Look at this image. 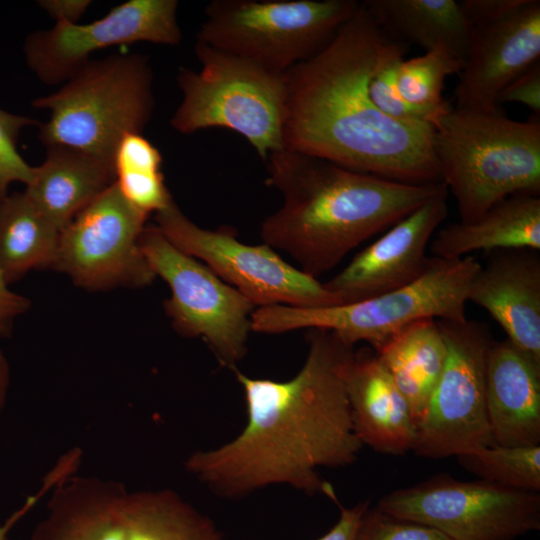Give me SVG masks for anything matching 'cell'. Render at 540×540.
<instances>
[{"mask_svg":"<svg viewBox=\"0 0 540 540\" xmlns=\"http://www.w3.org/2000/svg\"><path fill=\"white\" fill-rule=\"evenodd\" d=\"M311 330L306 360L293 378H251L235 370L247 410L244 429L186 462L188 471L216 494L239 498L282 484L336 500L318 469L350 465L363 447L345 384L354 346L331 331Z\"/></svg>","mask_w":540,"mask_h":540,"instance_id":"1","label":"cell"},{"mask_svg":"<svg viewBox=\"0 0 540 540\" xmlns=\"http://www.w3.org/2000/svg\"><path fill=\"white\" fill-rule=\"evenodd\" d=\"M404 48L360 2L326 47L284 73V149L396 182H441L435 128L394 120L369 96L375 69Z\"/></svg>","mask_w":540,"mask_h":540,"instance_id":"2","label":"cell"},{"mask_svg":"<svg viewBox=\"0 0 540 540\" xmlns=\"http://www.w3.org/2000/svg\"><path fill=\"white\" fill-rule=\"evenodd\" d=\"M265 162L266 183L283 202L262 221L261 239L315 278L446 187L396 182L286 149Z\"/></svg>","mask_w":540,"mask_h":540,"instance_id":"3","label":"cell"},{"mask_svg":"<svg viewBox=\"0 0 540 540\" xmlns=\"http://www.w3.org/2000/svg\"><path fill=\"white\" fill-rule=\"evenodd\" d=\"M433 152L441 182L469 222L516 194L540 193V122L510 119L499 108L451 109L436 126Z\"/></svg>","mask_w":540,"mask_h":540,"instance_id":"4","label":"cell"},{"mask_svg":"<svg viewBox=\"0 0 540 540\" xmlns=\"http://www.w3.org/2000/svg\"><path fill=\"white\" fill-rule=\"evenodd\" d=\"M480 267L473 255L457 259L431 257L422 276L405 287L329 307H259L252 313L251 329L263 334L328 330L349 345L366 342L376 352L416 321L465 320L469 286Z\"/></svg>","mask_w":540,"mask_h":540,"instance_id":"5","label":"cell"},{"mask_svg":"<svg viewBox=\"0 0 540 540\" xmlns=\"http://www.w3.org/2000/svg\"><path fill=\"white\" fill-rule=\"evenodd\" d=\"M32 105L49 111L39 130L46 147H67L112 162L120 140L142 133L152 116V68L137 53L90 60Z\"/></svg>","mask_w":540,"mask_h":540,"instance_id":"6","label":"cell"},{"mask_svg":"<svg viewBox=\"0 0 540 540\" xmlns=\"http://www.w3.org/2000/svg\"><path fill=\"white\" fill-rule=\"evenodd\" d=\"M54 489L30 540H224L209 517L171 490L130 492L70 475Z\"/></svg>","mask_w":540,"mask_h":540,"instance_id":"7","label":"cell"},{"mask_svg":"<svg viewBox=\"0 0 540 540\" xmlns=\"http://www.w3.org/2000/svg\"><path fill=\"white\" fill-rule=\"evenodd\" d=\"M201 64L181 67L182 100L170 125L181 134L226 128L243 136L265 161L284 149L285 76L239 56L196 42Z\"/></svg>","mask_w":540,"mask_h":540,"instance_id":"8","label":"cell"},{"mask_svg":"<svg viewBox=\"0 0 540 540\" xmlns=\"http://www.w3.org/2000/svg\"><path fill=\"white\" fill-rule=\"evenodd\" d=\"M356 0H212L197 42L284 74L335 37Z\"/></svg>","mask_w":540,"mask_h":540,"instance_id":"9","label":"cell"},{"mask_svg":"<svg viewBox=\"0 0 540 540\" xmlns=\"http://www.w3.org/2000/svg\"><path fill=\"white\" fill-rule=\"evenodd\" d=\"M140 246L155 276L170 287L164 308L174 329L202 338L221 365L235 369L246 354L256 307L205 264L175 247L156 225L145 226Z\"/></svg>","mask_w":540,"mask_h":540,"instance_id":"10","label":"cell"},{"mask_svg":"<svg viewBox=\"0 0 540 540\" xmlns=\"http://www.w3.org/2000/svg\"><path fill=\"white\" fill-rule=\"evenodd\" d=\"M447 354L417 425L413 451L442 459L494 445L486 409V369L494 340L477 321L437 320Z\"/></svg>","mask_w":540,"mask_h":540,"instance_id":"11","label":"cell"},{"mask_svg":"<svg viewBox=\"0 0 540 540\" xmlns=\"http://www.w3.org/2000/svg\"><path fill=\"white\" fill-rule=\"evenodd\" d=\"M155 219L157 228L175 247L205 264L255 307L338 305L323 283L287 263L264 243H243L229 227L202 228L174 201L157 212Z\"/></svg>","mask_w":540,"mask_h":540,"instance_id":"12","label":"cell"},{"mask_svg":"<svg viewBox=\"0 0 540 540\" xmlns=\"http://www.w3.org/2000/svg\"><path fill=\"white\" fill-rule=\"evenodd\" d=\"M377 507L452 540H514L540 529V495L447 474L384 495Z\"/></svg>","mask_w":540,"mask_h":540,"instance_id":"13","label":"cell"},{"mask_svg":"<svg viewBox=\"0 0 540 540\" xmlns=\"http://www.w3.org/2000/svg\"><path fill=\"white\" fill-rule=\"evenodd\" d=\"M147 217L113 183L61 231L52 267L89 289L151 284L140 246Z\"/></svg>","mask_w":540,"mask_h":540,"instance_id":"14","label":"cell"},{"mask_svg":"<svg viewBox=\"0 0 540 540\" xmlns=\"http://www.w3.org/2000/svg\"><path fill=\"white\" fill-rule=\"evenodd\" d=\"M176 0H129L88 24L56 22L27 36L30 70L45 84H63L102 49L149 42L176 46L182 41Z\"/></svg>","mask_w":540,"mask_h":540,"instance_id":"15","label":"cell"},{"mask_svg":"<svg viewBox=\"0 0 540 540\" xmlns=\"http://www.w3.org/2000/svg\"><path fill=\"white\" fill-rule=\"evenodd\" d=\"M447 198L444 187L324 282L338 305L369 299L420 278L431 258L427 254L431 239L448 215Z\"/></svg>","mask_w":540,"mask_h":540,"instance_id":"16","label":"cell"},{"mask_svg":"<svg viewBox=\"0 0 540 540\" xmlns=\"http://www.w3.org/2000/svg\"><path fill=\"white\" fill-rule=\"evenodd\" d=\"M540 57V1L527 0L511 15L471 27L454 90L457 108H499L496 98Z\"/></svg>","mask_w":540,"mask_h":540,"instance_id":"17","label":"cell"},{"mask_svg":"<svg viewBox=\"0 0 540 540\" xmlns=\"http://www.w3.org/2000/svg\"><path fill=\"white\" fill-rule=\"evenodd\" d=\"M467 300L484 308L511 343L540 363L538 251H497L475 274Z\"/></svg>","mask_w":540,"mask_h":540,"instance_id":"18","label":"cell"},{"mask_svg":"<svg viewBox=\"0 0 540 540\" xmlns=\"http://www.w3.org/2000/svg\"><path fill=\"white\" fill-rule=\"evenodd\" d=\"M353 427L374 451L403 455L413 451L417 425L409 404L374 351L354 352L345 372Z\"/></svg>","mask_w":540,"mask_h":540,"instance_id":"19","label":"cell"},{"mask_svg":"<svg viewBox=\"0 0 540 540\" xmlns=\"http://www.w3.org/2000/svg\"><path fill=\"white\" fill-rule=\"evenodd\" d=\"M486 409L494 445H540V363L507 338L489 351Z\"/></svg>","mask_w":540,"mask_h":540,"instance_id":"20","label":"cell"},{"mask_svg":"<svg viewBox=\"0 0 540 540\" xmlns=\"http://www.w3.org/2000/svg\"><path fill=\"white\" fill-rule=\"evenodd\" d=\"M25 185L29 200L62 231L115 181L112 162L62 146L46 147Z\"/></svg>","mask_w":540,"mask_h":540,"instance_id":"21","label":"cell"},{"mask_svg":"<svg viewBox=\"0 0 540 540\" xmlns=\"http://www.w3.org/2000/svg\"><path fill=\"white\" fill-rule=\"evenodd\" d=\"M540 250V197L512 195L476 219L439 229L429 253L440 259H457L476 251Z\"/></svg>","mask_w":540,"mask_h":540,"instance_id":"22","label":"cell"},{"mask_svg":"<svg viewBox=\"0 0 540 540\" xmlns=\"http://www.w3.org/2000/svg\"><path fill=\"white\" fill-rule=\"evenodd\" d=\"M390 38L426 51L444 43L464 61L471 26L456 0H365L361 2Z\"/></svg>","mask_w":540,"mask_h":540,"instance_id":"23","label":"cell"},{"mask_svg":"<svg viewBox=\"0 0 540 540\" xmlns=\"http://www.w3.org/2000/svg\"><path fill=\"white\" fill-rule=\"evenodd\" d=\"M375 353L405 397L418 425L446 360V344L438 321L422 319L408 325Z\"/></svg>","mask_w":540,"mask_h":540,"instance_id":"24","label":"cell"},{"mask_svg":"<svg viewBox=\"0 0 540 540\" xmlns=\"http://www.w3.org/2000/svg\"><path fill=\"white\" fill-rule=\"evenodd\" d=\"M61 231L24 192L0 198V273L9 285L32 269L52 267Z\"/></svg>","mask_w":540,"mask_h":540,"instance_id":"25","label":"cell"},{"mask_svg":"<svg viewBox=\"0 0 540 540\" xmlns=\"http://www.w3.org/2000/svg\"><path fill=\"white\" fill-rule=\"evenodd\" d=\"M115 181L123 197L147 216L172 201L161 173L162 156L140 133L125 135L112 157Z\"/></svg>","mask_w":540,"mask_h":540,"instance_id":"26","label":"cell"},{"mask_svg":"<svg viewBox=\"0 0 540 540\" xmlns=\"http://www.w3.org/2000/svg\"><path fill=\"white\" fill-rule=\"evenodd\" d=\"M456 458L480 480L519 491H540V445H491Z\"/></svg>","mask_w":540,"mask_h":540,"instance_id":"27","label":"cell"},{"mask_svg":"<svg viewBox=\"0 0 540 540\" xmlns=\"http://www.w3.org/2000/svg\"><path fill=\"white\" fill-rule=\"evenodd\" d=\"M463 63V59L444 43L421 56L402 59L396 73L398 91L412 104L441 106L447 102L442 97L445 79L460 73Z\"/></svg>","mask_w":540,"mask_h":540,"instance_id":"28","label":"cell"},{"mask_svg":"<svg viewBox=\"0 0 540 540\" xmlns=\"http://www.w3.org/2000/svg\"><path fill=\"white\" fill-rule=\"evenodd\" d=\"M407 48L385 58L373 72L368 92L375 106L386 116L401 122L431 125L434 128L451 109L450 102L441 106H419L406 101L398 91L396 73Z\"/></svg>","mask_w":540,"mask_h":540,"instance_id":"29","label":"cell"},{"mask_svg":"<svg viewBox=\"0 0 540 540\" xmlns=\"http://www.w3.org/2000/svg\"><path fill=\"white\" fill-rule=\"evenodd\" d=\"M38 122L24 115L9 113L0 108V198L8 193L15 182L27 184L33 166L17 150V141L23 128Z\"/></svg>","mask_w":540,"mask_h":540,"instance_id":"30","label":"cell"},{"mask_svg":"<svg viewBox=\"0 0 540 540\" xmlns=\"http://www.w3.org/2000/svg\"><path fill=\"white\" fill-rule=\"evenodd\" d=\"M353 540H452L442 532L418 522L392 516L377 506L368 507Z\"/></svg>","mask_w":540,"mask_h":540,"instance_id":"31","label":"cell"},{"mask_svg":"<svg viewBox=\"0 0 540 540\" xmlns=\"http://www.w3.org/2000/svg\"><path fill=\"white\" fill-rule=\"evenodd\" d=\"M519 103L540 115V63L509 82L498 94L496 104Z\"/></svg>","mask_w":540,"mask_h":540,"instance_id":"32","label":"cell"},{"mask_svg":"<svg viewBox=\"0 0 540 540\" xmlns=\"http://www.w3.org/2000/svg\"><path fill=\"white\" fill-rule=\"evenodd\" d=\"M527 0H461L460 5L471 27L501 20L518 9Z\"/></svg>","mask_w":540,"mask_h":540,"instance_id":"33","label":"cell"},{"mask_svg":"<svg viewBox=\"0 0 540 540\" xmlns=\"http://www.w3.org/2000/svg\"><path fill=\"white\" fill-rule=\"evenodd\" d=\"M71 472L70 466L62 461L45 479L42 488L33 496H29L22 507L14 512L3 525H0V540H7V535L14 525L38 502V500L54 488L61 480L66 478Z\"/></svg>","mask_w":540,"mask_h":540,"instance_id":"34","label":"cell"},{"mask_svg":"<svg viewBox=\"0 0 540 540\" xmlns=\"http://www.w3.org/2000/svg\"><path fill=\"white\" fill-rule=\"evenodd\" d=\"M29 307V300L9 289L0 273V336L9 335L15 319Z\"/></svg>","mask_w":540,"mask_h":540,"instance_id":"35","label":"cell"},{"mask_svg":"<svg viewBox=\"0 0 540 540\" xmlns=\"http://www.w3.org/2000/svg\"><path fill=\"white\" fill-rule=\"evenodd\" d=\"M369 507V501L359 502L353 507L339 505L340 517L337 523L317 540H353L362 515Z\"/></svg>","mask_w":540,"mask_h":540,"instance_id":"36","label":"cell"},{"mask_svg":"<svg viewBox=\"0 0 540 540\" xmlns=\"http://www.w3.org/2000/svg\"><path fill=\"white\" fill-rule=\"evenodd\" d=\"M90 0H43L39 5L56 22L78 23V20L90 6Z\"/></svg>","mask_w":540,"mask_h":540,"instance_id":"37","label":"cell"},{"mask_svg":"<svg viewBox=\"0 0 540 540\" xmlns=\"http://www.w3.org/2000/svg\"><path fill=\"white\" fill-rule=\"evenodd\" d=\"M9 386V366L3 351L0 349V412L4 406Z\"/></svg>","mask_w":540,"mask_h":540,"instance_id":"38","label":"cell"}]
</instances>
